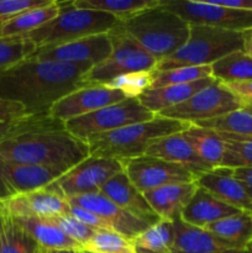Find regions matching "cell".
<instances>
[{"label": "cell", "instance_id": "d4e9b609", "mask_svg": "<svg viewBox=\"0 0 252 253\" xmlns=\"http://www.w3.org/2000/svg\"><path fill=\"white\" fill-rule=\"evenodd\" d=\"M174 244L169 253H251L249 251H234L222 246L205 230L190 226L180 219L173 221Z\"/></svg>", "mask_w": 252, "mask_h": 253}, {"label": "cell", "instance_id": "7dc6e473", "mask_svg": "<svg viewBox=\"0 0 252 253\" xmlns=\"http://www.w3.org/2000/svg\"><path fill=\"white\" fill-rule=\"evenodd\" d=\"M11 126L12 123H0V138H2L5 135L9 133Z\"/></svg>", "mask_w": 252, "mask_h": 253}, {"label": "cell", "instance_id": "816d5d0a", "mask_svg": "<svg viewBox=\"0 0 252 253\" xmlns=\"http://www.w3.org/2000/svg\"><path fill=\"white\" fill-rule=\"evenodd\" d=\"M78 253H90V252H88V251H85V250H81V251H79Z\"/></svg>", "mask_w": 252, "mask_h": 253}, {"label": "cell", "instance_id": "8d00e7d4", "mask_svg": "<svg viewBox=\"0 0 252 253\" xmlns=\"http://www.w3.org/2000/svg\"><path fill=\"white\" fill-rule=\"evenodd\" d=\"M35 51V44L26 37H0V72L24 61Z\"/></svg>", "mask_w": 252, "mask_h": 253}, {"label": "cell", "instance_id": "5b68a950", "mask_svg": "<svg viewBox=\"0 0 252 253\" xmlns=\"http://www.w3.org/2000/svg\"><path fill=\"white\" fill-rule=\"evenodd\" d=\"M59 12L54 19L26 35L37 48L58 46L94 35L108 34L120 24L115 16L106 12L83 10L73 6L72 1L59 2Z\"/></svg>", "mask_w": 252, "mask_h": 253}, {"label": "cell", "instance_id": "5bb4252c", "mask_svg": "<svg viewBox=\"0 0 252 253\" xmlns=\"http://www.w3.org/2000/svg\"><path fill=\"white\" fill-rule=\"evenodd\" d=\"M111 41L108 34L94 35L76 41L46 48H37L30 57L71 64H96L105 61L111 53Z\"/></svg>", "mask_w": 252, "mask_h": 253}, {"label": "cell", "instance_id": "bcb514c9", "mask_svg": "<svg viewBox=\"0 0 252 253\" xmlns=\"http://www.w3.org/2000/svg\"><path fill=\"white\" fill-rule=\"evenodd\" d=\"M242 51L252 57V29L242 32Z\"/></svg>", "mask_w": 252, "mask_h": 253}, {"label": "cell", "instance_id": "7402d4cb", "mask_svg": "<svg viewBox=\"0 0 252 253\" xmlns=\"http://www.w3.org/2000/svg\"><path fill=\"white\" fill-rule=\"evenodd\" d=\"M219 244L234 251H249L252 246V214L239 211L205 227Z\"/></svg>", "mask_w": 252, "mask_h": 253}, {"label": "cell", "instance_id": "52a82bcc", "mask_svg": "<svg viewBox=\"0 0 252 253\" xmlns=\"http://www.w3.org/2000/svg\"><path fill=\"white\" fill-rule=\"evenodd\" d=\"M108 35L113 46L111 53L105 61L88 72L86 81L89 84H106L123 74L150 72L156 68L158 62L125 31L121 22Z\"/></svg>", "mask_w": 252, "mask_h": 253}, {"label": "cell", "instance_id": "8992f818", "mask_svg": "<svg viewBox=\"0 0 252 253\" xmlns=\"http://www.w3.org/2000/svg\"><path fill=\"white\" fill-rule=\"evenodd\" d=\"M242 49V32L204 25H190L188 41L168 58L158 62L156 71L178 67L211 66L222 57Z\"/></svg>", "mask_w": 252, "mask_h": 253}, {"label": "cell", "instance_id": "6da1fadb", "mask_svg": "<svg viewBox=\"0 0 252 253\" xmlns=\"http://www.w3.org/2000/svg\"><path fill=\"white\" fill-rule=\"evenodd\" d=\"M86 157L88 145L72 135L63 121L49 115L20 119L0 138V163L42 166L67 172Z\"/></svg>", "mask_w": 252, "mask_h": 253}, {"label": "cell", "instance_id": "2e32d148", "mask_svg": "<svg viewBox=\"0 0 252 253\" xmlns=\"http://www.w3.org/2000/svg\"><path fill=\"white\" fill-rule=\"evenodd\" d=\"M67 202L69 205L83 208V209L99 215L106 222L110 224L114 231L119 232L128 240H132L133 237L137 236L138 234L145 231L150 226L146 222L141 221V220L136 219L135 216L126 212L125 210L118 207L115 203L108 199L100 192L68 198Z\"/></svg>", "mask_w": 252, "mask_h": 253}, {"label": "cell", "instance_id": "f5cc1de1", "mask_svg": "<svg viewBox=\"0 0 252 253\" xmlns=\"http://www.w3.org/2000/svg\"><path fill=\"white\" fill-rule=\"evenodd\" d=\"M1 26H2V22L0 21V34H1Z\"/></svg>", "mask_w": 252, "mask_h": 253}, {"label": "cell", "instance_id": "4316f807", "mask_svg": "<svg viewBox=\"0 0 252 253\" xmlns=\"http://www.w3.org/2000/svg\"><path fill=\"white\" fill-rule=\"evenodd\" d=\"M182 135L203 162L207 163L212 169L221 167L225 153V142L217 132L199 127L197 125H190L182 131Z\"/></svg>", "mask_w": 252, "mask_h": 253}, {"label": "cell", "instance_id": "836d02e7", "mask_svg": "<svg viewBox=\"0 0 252 253\" xmlns=\"http://www.w3.org/2000/svg\"><path fill=\"white\" fill-rule=\"evenodd\" d=\"M153 82L151 88H161L167 85L187 84L205 78H212L211 66L178 67L168 71H152Z\"/></svg>", "mask_w": 252, "mask_h": 253}, {"label": "cell", "instance_id": "9c48e42d", "mask_svg": "<svg viewBox=\"0 0 252 253\" xmlns=\"http://www.w3.org/2000/svg\"><path fill=\"white\" fill-rule=\"evenodd\" d=\"M242 108L244 103L222 82L215 79L210 85L198 91L188 100L162 110L157 115L195 125L241 110Z\"/></svg>", "mask_w": 252, "mask_h": 253}, {"label": "cell", "instance_id": "7c38bea8", "mask_svg": "<svg viewBox=\"0 0 252 253\" xmlns=\"http://www.w3.org/2000/svg\"><path fill=\"white\" fill-rule=\"evenodd\" d=\"M124 172L141 193L173 183H190L197 180V175L187 168L146 155L125 161Z\"/></svg>", "mask_w": 252, "mask_h": 253}, {"label": "cell", "instance_id": "ba28073f", "mask_svg": "<svg viewBox=\"0 0 252 253\" xmlns=\"http://www.w3.org/2000/svg\"><path fill=\"white\" fill-rule=\"evenodd\" d=\"M155 116V114L146 109L138 99L128 98L120 103L99 109L94 113L66 121L64 125L72 135L85 142L94 135L150 121Z\"/></svg>", "mask_w": 252, "mask_h": 253}, {"label": "cell", "instance_id": "e575fe53", "mask_svg": "<svg viewBox=\"0 0 252 253\" xmlns=\"http://www.w3.org/2000/svg\"><path fill=\"white\" fill-rule=\"evenodd\" d=\"M225 142V153L221 167L249 168L252 167V137H239L217 132Z\"/></svg>", "mask_w": 252, "mask_h": 253}, {"label": "cell", "instance_id": "9a60e30c", "mask_svg": "<svg viewBox=\"0 0 252 253\" xmlns=\"http://www.w3.org/2000/svg\"><path fill=\"white\" fill-rule=\"evenodd\" d=\"M64 173V170L42 166L0 163V202L43 189Z\"/></svg>", "mask_w": 252, "mask_h": 253}, {"label": "cell", "instance_id": "f907efd6", "mask_svg": "<svg viewBox=\"0 0 252 253\" xmlns=\"http://www.w3.org/2000/svg\"><path fill=\"white\" fill-rule=\"evenodd\" d=\"M1 234H2V212L0 211V246H1Z\"/></svg>", "mask_w": 252, "mask_h": 253}, {"label": "cell", "instance_id": "4fadbf2b", "mask_svg": "<svg viewBox=\"0 0 252 253\" xmlns=\"http://www.w3.org/2000/svg\"><path fill=\"white\" fill-rule=\"evenodd\" d=\"M128 99L123 91L109 88L105 84H89L72 91L52 106L49 116L63 123L94 113L105 106Z\"/></svg>", "mask_w": 252, "mask_h": 253}, {"label": "cell", "instance_id": "44dd1931", "mask_svg": "<svg viewBox=\"0 0 252 253\" xmlns=\"http://www.w3.org/2000/svg\"><path fill=\"white\" fill-rule=\"evenodd\" d=\"M145 155L182 166L194 173L197 178L203 173L212 169L198 157L192 146L183 137L182 132L172 133L160 138L148 147Z\"/></svg>", "mask_w": 252, "mask_h": 253}, {"label": "cell", "instance_id": "cb8c5ba5", "mask_svg": "<svg viewBox=\"0 0 252 253\" xmlns=\"http://www.w3.org/2000/svg\"><path fill=\"white\" fill-rule=\"evenodd\" d=\"M214 81L215 78H205L193 82V83L167 85L161 86V88H150L145 93L141 94L137 99L146 109L157 115L162 110L169 109L188 100L190 96L197 94L202 89L207 88Z\"/></svg>", "mask_w": 252, "mask_h": 253}, {"label": "cell", "instance_id": "ee69618b", "mask_svg": "<svg viewBox=\"0 0 252 253\" xmlns=\"http://www.w3.org/2000/svg\"><path fill=\"white\" fill-rule=\"evenodd\" d=\"M232 174H234L235 179L239 180L240 184L244 187L249 197L252 199V167L234 168Z\"/></svg>", "mask_w": 252, "mask_h": 253}, {"label": "cell", "instance_id": "3957f363", "mask_svg": "<svg viewBox=\"0 0 252 253\" xmlns=\"http://www.w3.org/2000/svg\"><path fill=\"white\" fill-rule=\"evenodd\" d=\"M189 126L190 124L156 115L150 121L91 136L85 143L89 156L125 162L145 155L148 147L160 138L182 132Z\"/></svg>", "mask_w": 252, "mask_h": 253}, {"label": "cell", "instance_id": "f1b7e54d", "mask_svg": "<svg viewBox=\"0 0 252 253\" xmlns=\"http://www.w3.org/2000/svg\"><path fill=\"white\" fill-rule=\"evenodd\" d=\"M72 4L78 9L106 12L125 22L143 10L158 6L161 0H73Z\"/></svg>", "mask_w": 252, "mask_h": 253}, {"label": "cell", "instance_id": "7a4b0ae2", "mask_svg": "<svg viewBox=\"0 0 252 253\" xmlns=\"http://www.w3.org/2000/svg\"><path fill=\"white\" fill-rule=\"evenodd\" d=\"M91 68L27 57L0 72V96L24 106L27 116L49 115L57 101L89 85L86 74Z\"/></svg>", "mask_w": 252, "mask_h": 253}, {"label": "cell", "instance_id": "e0dca14e", "mask_svg": "<svg viewBox=\"0 0 252 253\" xmlns=\"http://www.w3.org/2000/svg\"><path fill=\"white\" fill-rule=\"evenodd\" d=\"M69 204L63 197L46 189H39L0 202V211L11 217H46L67 214Z\"/></svg>", "mask_w": 252, "mask_h": 253}, {"label": "cell", "instance_id": "f6af8a7d", "mask_svg": "<svg viewBox=\"0 0 252 253\" xmlns=\"http://www.w3.org/2000/svg\"><path fill=\"white\" fill-rule=\"evenodd\" d=\"M220 6L252 12V0H210Z\"/></svg>", "mask_w": 252, "mask_h": 253}, {"label": "cell", "instance_id": "f35d334b", "mask_svg": "<svg viewBox=\"0 0 252 253\" xmlns=\"http://www.w3.org/2000/svg\"><path fill=\"white\" fill-rule=\"evenodd\" d=\"M46 220L52 222V224H53L54 226L58 227L66 236H68L69 239L76 241L77 244L81 245L82 247L91 239V236H93L94 232H95L91 229H89L88 226H85L84 224H82L81 221L74 219V217L72 216V215H69L68 212H67V214L53 215V216L46 217Z\"/></svg>", "mask_w": 252, "mask_h": 253}, {"label": "cell", "instance_id": "d6a6232c", "mask_svg": "<svg viewBox=\"0 0 252 253\" xmlns=\"http://www.w3.org/2000/svg\"><path fill=\"white\" fill-rule=\"evenodd\" d=\"M41 249L9 215L2 214L0 253H39Z\"/></svg>", "mask_w": 252, "mask_h": 253}, {"label": "cell", "instance_id": "603a6c76", "mask_svg": "<svg viewBox=\"0 0 252 253\" xmlns=\"http://www.w3.org/2000/svg\"><path fill=\"white\" fill-rule=\"evenodd\" d=\"M239 212V210L212 197L203 188L197 193L180 215V220L190 226L204 230L208 225Z\"/></svg>", "mask_w": 252, "mask_h": 253}, {"label": "cell", "instance_id": "ffe728a7", "mask_svg": "<svg viewBox=\"0 0 252 253\" xmlns=\"http://www.w3.org/2000/svg\"><path fill=\"white\" fill-rule=\"evenodd\" d=\"M197 180L190 183H173L143 193L146 200L161 220L175 221L180 219L192 198L198 190Z\"/></svg>", "mask_w": 252, "mask_h": 253}, {"label": "cell", "instance_id": "ab89813d", "mask_svg": "<svg viewBox=\"0 0 252 253\" xmlns=\"http://www.w3.org/2000/svg\"><path fill=\"white\" fill-rule=\"evenodd\" d=\"M49 0H0V21L5 22L21 12L46 5Z\"/></svg>", "mask_w": 252, "mask_h": 253}, {"label": "cell", "instance_id": "1f68e13d", "mask_svg": "<svg viewBox=\"0 0 252 253\" xmlns=\"http://www.w3.org/2000/svg\"><path fill=\"white\" fill-rule=\"evenodd\" d=\"M197 126L215 132L227 133L239 137H252V115L245 110H236L211 120L195 124Z\"/></svg>", "mask_w": 252, "mask_h": 253}, {"label": "cell", "instance_id": "83f0119b", "mask_svg": "<svg viewBox=\"0 0 252 253\" xmlns=\"http://www.w3.org/2000/svg\"><path fill=\"white\" fill-rule=\"evenodd\" d=\"M59 5L58 1L49 0L46 5L34 7L27 11L16 15L12 19L2 22L1 34L0 37H16L26 36L30 32L35 31L47 24L58 15Z\"/></svg>", "mask_w": 252, "mask_h": 253}, {"label": "cell", "instance_id": "db71d44e", "mask_svg": "<svg viewBox=\"0 0 252 253\" xmlns=\"http://www.w3.org/2000/svg\"><path fill=\"white\" fill-rule=\"evenodd\" d=\"M251 253H252V246H251Z\"/></svg>", "mask_w": 252, "mask_h": 253}, {"label": "cell", "instance_id": "484cf974", "mask_svg": "<svg viewBox=\"0 0 252 253\" xmlns=\"http://www.w3.org/2000/svg\"><path fill=\"white\" fill-rule=\"evenodd\" d=\"M34 240L42 252L83 250V247L63 234L48 220L41 217H12Z\"/></svg>", "mask_w": 252, "mask_h": 253}, {"label": "cell", "instance_id": "b9f144b4", "mask_svg": "<svg viewBox=\"0 0 252 253\" xmlns=\"http://www.w3.org/2000/svg\"><path fill=\"white\" fill-rule=\"evenodd\" d=\"M26 116L24 106L0 96V123H15Z\"/></svg>", "mask_w": 252, "mask_h": 253}, {"label": "cell", "instance_id": "277c9868", "mask_svg": "<svg viewBox=\"0 0 252 253\" xmlns=\"http://www.w3.org/2000/svg\"><path fill=\"white\" fill-rule=\"evenodd\" d=\"M125 31L157 62L178 51L189 39L190 25L160 4L121 22Z\"/></svg>", "mask_w": 252, "mask_h": 253}, {"label": "cell", "instance_id": "30bf717a", "mask_svg": "<svg viewBox=\"0 0 252 253\" xmlns=\"http://www.w3.org/2000/svg\"><path fill=\"white\" fill-rule=\"evenodd\" d=\"M121 170H124V162L121 161L89 156L47 185L46 189L66 200L78 195L93 194L100 192L103 185Z\"/></svg>", "mask_w": 252, "mask_h": 253}, {"label": "cell", "instance_id": "74e56055", "mask_svg": "<svg viewBox=\"0 0 252 253\" xmlns=\"http://www.w3.org/2000/svg\"><path fill=\"white\" fill-rule=\"evenodd\" d=\"M153 76L152 71L150 72H133V73L123 74L116 78L111 79L108 85L111 89H118L123 91L127 98L137 99L141 94L145 93L147 89L152 86Z\"/></svg>", "mask_w": 252, "mask_h": 253}, {"label": "cell", "instance_id": "7bdbcfd3", "mask_svg": "<svg viewBox=\"0 0 252 253\" xmlns=\"http://www.w3.org/2000/svg\"><path fill=\"white\" fill-rule=\"evenodd\" d=\"M240 100L245 104H252V82L246 83H227L225 84Z\"/></svg>", "mask_w": 252, "mask_h": 253}, {"label": "cell", "instance_id": "d6986e66", "mask_svg": "<svg viewBox=\"0 0 252 253\" xmlns=\"http://www.w3.org/2000/svg\"><path fill=\"white\" fill-rule=\"evenodd\" d=\"M197 184L220 202L239 211L252 214V199L239 180L235 179L232 168L219 167L203 173L197 178Z\"/></svg>", "mask_w": 252, "mask_h": 253}, {"label": "cell", "instance_id": "c3c4849f", "mask_svg": "<svg viewBox=\"0 0 252 253\" xmlns=\"http://www.w3.org/2000/svg\"><path fill=\"white\" fill-rule=\"evenodd\" d=\"M81 250H63V251H51V252H42V253H78Z\"/></svg>", "mask_w": 252, "mask_h": 253}, {"label": "cell", "instance_id": "8fae6325", "mask_svg": "<svg viewBox=\"0 0 252 253\" xmlns=\"http://www.w3.org/2000/svg\"><path fill=\"white\" fill-rule=\"evenodd\" d=\"M161 4L189 25H204L235 32H244L245 30L252 29V12L220 6L210 0H161Z\"/></svg>", "mask_w": 252, "mask_h": 253}, {"label": "cell", "instance_id": "681fc988", "mask_svg": "<svg viewBox=\"0 0 252 253\" xmlns=\"http://www.w3.org/2000/svg\"><path fill=\"white\" fill-rule=\"evenodd\" d=\"M242 110H245L246 113L251 114L252 115V104H245L244 108H242Z\"/></svg>", "mask_w": 252, "mask_h": 253}, {"label": "cell", "instance_id": "d590c367", "mask_svg": "<svg viewBox=\"0 0 252 253\" xmlns=\"http://www.w3.org/2000/svg\"><path fill=\"white\" fill-rule=\"evenodd\" d=\"M90 253H136L131 240L116 231H96L83 246Z\"/></svg>", "mask_w": 252, "mask_h": 253}, {"label": "cell", "instance_id": "4dcf8cb0", "mask_svg": "<svg viewBox=\"0 0 252 253\" xmlns=\"http://www.w3.org/2000/svg\"><path fill=\"white\" fill-rule=\"evenodd\" d=\"M212 78L227 83L252 82V57L244 51H235L211 64Z\"/></svg>", "mask_w": 252, "mask_h": 253}, {"label": "cell", "instance_id": "f546056e", "mask_svg": "<svg viewBox=\"0 0 252 253\" xmlns=\"http://www.w3.org/2000/svg\"><path fill=\"white\" fill-rule=\"evenodd\" d=\"M136 253H169L174 244L173 221L160 220L131 240Z\"/></svg>", "mask_w": 252, "mask_h": 253}, {"label": "cell", "instance_id": "ac0fdd59", "mask_svg": "<svg viewBox=\"0 0 252 253\" xmlns=\"http://www.w3.org/2000/svg\"><path fill=\"white\" fill-rule=\"evenodd\" d=\"M100 193L126 212L150 226L161 220L150 207L143 193L131 183L124 170L108 180L100 189Z\"/></svg>", "mask_w": 252, "mask_h": 253}, {"label": "cell", "instance_id": "60d3db41", "mask_svg": "<svg viewBox=\"0 0 252 253\" xmlns=\"http://www.w3.org/2000/svg\"><path fill=\"white\" fill-rule=\"evenodd\" d=\"M68 214L72 215L74 219L81 221L82 224H84L85 226H88L89 229H91L95 232L96 231H114V229L110 226V224L106 222L103 217L94 214V212L89 211V210L83 209V208L69 205Z\"/></svg>", "mask_w": 252, "mask_h": 253}]
</instances>
